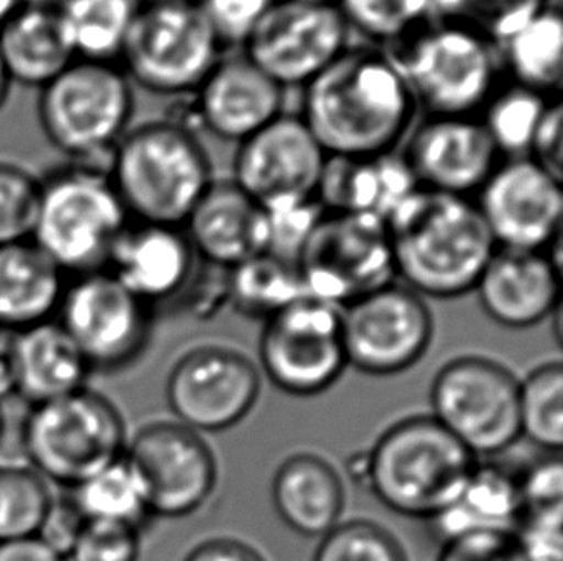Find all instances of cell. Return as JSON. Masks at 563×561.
Listing matches in <instances>:
<instances>
[{"instance_id": "obj_8", "label": "cell", "mask_w": 563, "mask_h": 561, "mask_svg": "<svg viewBox=\"0 0 563 561\" xmlns=\"http://www.w3.org/2000/svg\"><path fill=\"white\" fill-rule=\"evenodd\" d=\"M133 87L120 66L76 61L41 89L38 123L48 143L74 162L110 158L130 131Z\"/></svg>"}, {"instance_id": "obj_44", "label": "cell", "mask_w": 563, "mask_h": 561, "mask_svg": "<svg viewBox=\"0 0 563 561\" xmlns=\"http://www.w3.org/2000/svg\"><path fill=\"white\" fill-rule=\"evenodd\" d=\"M85 519L69 496L53 498L38 527L37 537L45 547L68 560L84 529Z\"/></svg>"}, {"instance_id": "obj_24", "label": "cell", "mask_w": 563, "mask_h": 561, "mask_svg": "<svg viewBox=\"0 0 563 561\" xmlns=\"http://www.w3.org/2000/svg\"><path fill=\"white\" fill-rule=\"evenodd\" d=\"M192 251L213 266L233 267L266 254V210L233 182H213L185 223Z\"/></svg>"}, {"instance_id": "obj_51", "label": "cell", "mask_w": 563, "mask_h": 561, "mask_svg": "<svg viewBox=\"0 0 563 561\" xmlns=\"http://www.w3.org/2000/svg\"><path fill=\"white\" fill-rule=\"evenodd\" d=\"M10 87H12V81H10V76H8L7 68H4V62L0 58V110L7 105Z\"/></svg>"}, {"instance_id": "obj_14", "label": "cell", "mask_w": 563, "mask_h": 561, "mask_svg": "<svg viewBox=\"0 0 563 561\" xmlns=\"http://www.w3.org/2000/svg\"><path fill=\"white\" fill-rule=\"evenodd\" d=\"M351 22L336 4L275 0L244 43V56L282 89L302 87L349 48Z\"/></svg>"}, {"instance_id": "obj_30", "label": "cell", "mask_w": 563, "mask_h": 561, "mask_svg": "<svg viewBox=\"0 0 563 561\" xmlns=\"http://www.w3.org/2000/svg\"><path fill=\"white\" fill-rule=\"evenodd\" d=\"M521 517L518 477L496 465H475L464 491L433 521L442 539L450 540L470 532H516Z\"/></svg>"}, {"instance_id": "obj_33", "label": "cell", "mask_w": 563, "mask_h": 561, "mask_svg": "<svg viewBox=\"0 0 563 561\" xmlns=\"http://www.w3.org/2000/svg\"><path fill=\"white\" fill-rule=\"evenodd\" d=\"M68 496L85 521L143 529L153 517L143 481L125 454L69 488Z\"/></svg>"}, {"instance_id": "obj_20", "label": "cell", "mask_w": 563, "mask_h": 561, "mask_svg": "<svg viewBox=\"0 0 563 561\" xmlns=\"http://www.w3.org/2000/svg\"><path fill=\"white\" fill-rule=\"evenodd\" d=\"M404 143L416 185L456 197L477 195L504 160L479 116H429Z\"/></svg>"}, {"instance_id": "obj_28", "label": "cell", "mask_w": 563, "mask_h": 561, "mask_svg": "<svg viewBox=\"0 0 563 561\" xmlns=\"http://www.w3.org/2000/svg\"><path fill=\"white\" fill-rule=\"evenodd\" d=\"M272 501L283 524L302 537H325L343 524V481L318 455L298 454L285 460L272 483Z\"/></svg>"}, {"instance_id": "obj_18", "label": "cell", "mask_w": 563, "mask_h": 561, "mask_svg": "<svg viewBox=\"0 0 563 561\" xmlns=\"http://www.w3.org/2000/svg\"><path fill=\"white\" fill-rule=\"evenodd\" d=\"M125 455L143 481L153 516H190L213 493L218 468L212 450L185 425H146Z\"/></svg>"}, {"instance_id": "obj_26", "label": "cell", "mask_w": 563, "mask_h": 561, "mask_svg": "<svg viewBox=\"0 0 563 561\" xmlns=\"http://www.w3.org/2000/svg\"><path fill=\"white\" fill-rule=\"evenodd\" d=\"M15 395L30 406L51 403L87 387L91 367L56 319L14 339Z\"/></svg>"}, {"instance_id": "obj_1", "label": "cell", "mask_w": 563, "mask_h": 561, "mask_svg": "<svg viewBox=\"0 0 563 561\" xmlns=\"http://www.w3.org/2000/svg\"><path fill=\"white\" fill-rule=\"evenodd\" d=\"M418 102L402 69L379 48L349 46L305 87L300 120L329 158H375L410 135Z\"/></svg>"}, {"instance_id": "obj_16", "label": "cell", "mask_w": 563, "mask_h": 561, "mask_svg": "<svg viewBox=\"0 0 563 561\" xmlns=\"http://www.w3.org/2000/svg\"><path fill=\"white\" fill-rule=\"evenodd\" d=\"M475 205L496 249L549 252L562 237V182L529 156L504 158Z\"/></svg>"}, {"instance_id": "obj_42", "label": "cell", "mask_w": 563, "mask_h": 561, "mask_svg": "<svg viewBox=\"0 0 563 561\" xmlns=\"http://www.w3.org/2000/svg\"><path fill=\"white\" fill-rule=\"evenodd\" d=\"M437 561H526L516 532H470L444 540Z\"/></svg>"}, {"instance_id": "obj_4", "label": "cell", "mask_w": 563, "mask_h": 561, "mask_svg": "<svg viewBox=\"0 0 563 561\" xmlns=\"http://www.w3.org/2000/svg\"><path fill=\"white\" fill-rule=\"evenodd\" d=\"M130 221L107 167L74 162L41 179L31 243L64 275L95 274Z\"/></svg>"}, {"instance_id": "obj_38", "label": "cell", "mask_w": 563, "mask_h": 561, "mask_svg": "<svg viewBox=\"0 0 563 561\" xmlns=\"http://www.w3.org/2000/svg\"><path fill=\"white\" fill-rule=\"evenodd\" d=\"M313 561H408L402 547L379 525L346 521L321 537Z\"/></svg>"}, {"instance_id": "obj_3", "label": "cell", "mask_w": 563, "mask_h": 561, "mask_svg": "<svg viewBox=\"0 0 563 561\" xmlns=\"http://www.w3.org/2000/svg\"><path fill=\"white\" fill-rule=\"evenodd\" d=\"M107 169L130 220L166 228H184L213 183L205 146L179 122L128 131Z\"/></svg>"}, {"instance_id": "obj_46", "label": "cell", "mask_w": 563, "mask_h": 561, "mask_svg": "<svg viewBox=\"0 0 563 561\" xmlns=\"http://www.w3.org/2000/svg\"><path fill=\"white\" fill-rule=\"evenodd\" d=\"M529 158L562 182L563 172V108L560 99L550 100L539 128L534 131Z\"/></svg>"}, {"instance_id": "obj_10", "label": "cell", "mask_w": 563, "mask_h": 561, "mask_svg": "<svg viewBox=\"0 0 563 561\" xmlns=\"http://www.w3.org/2000/svg\"><path fill=\"white\" fill-rule=\"evenodd\" d=\"M297 270L306 295L336 308L395 283L385 221L325 210L298 256Z\"/></svg>"}, {"instance_id": "obj_19", "label": "cell", "mask_w": 563, "mask_h": 561, "mask_svg": "<svg viewBox=\"0 0 563 561\" xmlns=\"http://www.w3.org/2000/svg\"><path fill=\"white\" fill-rule=\"evenodd\" d=\"M258 395L260 375L251 360L216 346L181 358L166 385L169 410L195 432L225 431L241 424Z\"/></svg>"}, {"instance_id": "obj_45", "label": "cell", "mask_w": 563, "mask_h": 561, "mask_svg": "<svg viewBox=\"0 0 563 561\" xmlns=\"http://www.w3.org/2000/svg\"><path fill=\"white\" fill-rule=\"evenodd\" d=\"M518 481L523 514L562 506L563 468L560 455L554 454L534 463L533 468Z\"/></svg>"}, {"instance_id": "obj_17", "label": "cell", "mask_w": 563, "mask_h": 561, "mask_svg": "<svg viewBox=\"0 0 563 561\" xmlns=\"http://www.w3.org/2000/svg\"><path fill=\"white\" fill-rule=\"evenodd\" d=\"M328 158L300 116L282 114L239 143L231 182L266 210L312 200Z\"/></svg>"}, {"instance_id": "obj_15", "label": "cell", "mask_w": 563, "mask_h": 561, "mask_svg": "<svg viewBox=\"0 0 563 561\" xmlns=\"http://www.w3.org/2000/svg\"><path fill=\"white\" fill-rule=\"evenodd\" d=\"M341 314L349 365L377 377L418 364L433 337V319L423 298L396 283L362 296Z\"/></svg>"}, {"instance_id": "obj_43", "label": "cell", "mask_w": 563, "mask_h": 561, "mask_svg": "<svg viewBox=\"0 0 563 561\" xmlns=\"http://www.w3.org/2000/svg\"><path fill=\"white\" fill-rule=\"evenodd\" d=\"M562 508L523 514L516 535L526 561H562Z\"/></svg>"}, {"instance_id": "obj_35", "label": "cell", "mask_w": 563, "mask_h": 561, "mask_svg": "<svg viewBox=\"0 0 563 561\" xmlns=\"http://www.w3.org/2000/svg\"><path fill=\"white\" fill-rule=\"evenodd\" d=\"M550 97L518 84L496 89L481 110V123L503 158L529 154L534 131L550 105Z\"/></svg>"}, {"instance_id": "obj_50", "label": "cell", "mask_w": 563, "mask_h": 561, "mask_svg": "<svg viewBox=\"0 0 563 561\" xmlns=\"http://www.w3.org/2000/svg\"><path fill=\"white\" fill-rule=\"evenodd\" d=\"M27 0H0V28L25 4Z\"/></svg>"}, {"instance_id": "obj_52", "label": "cell", "mask_w": 563, "mask_h": 561, "mask_svg": "<svg viewBox=\"0 0 563 561\" xmlns=\"http://www.w3.org/2000/svg\"><path fill=\"white\" fill-rule=\"evenodd\" d=\"M297 2H308V4H335L336 0H297Z\"/></svg>"}, {"instance_id": "obj_7", "label": "cell", "mask_w": 563, "mask_h": 561, "mask_svg": "<svg viewBox=\"0 0 563 561\" xmlns=\"http://www.w3.org/2000/svg\"><path fill=\"white\" fill-rule=\"evenodd\" d=\"M23 454L46 483L74 488L125 454V424L91 388L31 406L22 425Z\"/></svg>"}, {"instance_id": "obj_21", "label": "cell", "mask_w": 563, "mask_h": 561, "mask_svg": "<svg viewBox=\"0 0 563 561\" xmlns=\"http://www.w3.org/2000/svg\"><path fill=\"white\" fill-rule=\"evenodd\" d=\"M558 241L549 252L496 249L475 290L488 318L508 329H527L560 306Z\"/></svg>"}, {"instance_id": "obj_31", "label": "cell", "mask_w": 563, "mask_h": 561, "mask_svg": "<svg viewBox=\"0 0 563 561\" xmlns=\"http://www.w3.org/2000/svg\"><path fill=\"white\" fill-rule=\"evenodd\" d=\"M500 62L508 68L514 84L542 92L562 87L563 18L554 4L534 12L518 30L503 41Z\"/></svg>"}, {"instance_id": "obj_9", "label": "cell", "mask_w": 563, "mask_h": 561, "mask_svg": "<svg viewBox=\"0 0 563 561\" xmlns=\"http://www.w3.org/2000/svg\"><path fill=\"white\" fill-rule=\"evenodd\" d=\"M220 58L221 43L198 0H141L120 64L143 89L187 95Z\"/></svg>"}, {"instance_id": "obj_6", "label": "cell", "mask_w": 563, "mask_h": 561, "mask_svg": "<svg viewBox=\"0 0 563 561\" xmlns=\"http://www.w3.org/2000/svg\"><path fill=\"white\" fill-rule=\"evenodd\" d=\"M388 54L429 116L481 114L498 89V46L472 22L431 25Z\"/></svg>"}, {"instance_id": "obj_37", "label": "cell", "mask_w": 563, "mask_h": 561, "mask_svg": "<svg viewBox=\"0 0 563 561\" xmlns=\"http://www.w3.org/2000/svg\"><path fill=\"white\" fill-rule=\"evenodd\" d=\"M53 498L30 465H0V542L35 537Z\"/></svg>"}, {"instance_id": "obj_29", "label": "cell", "mask_w": 563, "mask_h": 561, "mask_svg": "<svg viewBox=\"0 0 563 561\" xmlns=\"http://www.w3.org/2000/svg\"><path fill=\"white\" fill-rule=\"evenodd\" d=\"M66 275L31 241L0 246V329L22 333L56 318Z\"/></svg>"}, {"instance_id": "obj_40", "label": "cell", "mask_w": 563, "mask_h": 561, "mask_svg": "<svg viewBox=\"0 0 563 561\" xmlns=\"http://www.w3.org/2000/svg\"><path fill=\"white\" fill-rule=\"evenodd\" d=\"M141 529L128 525L85 521L66 561H137Z\"/></svg>"}, {"instance_id": "obj_32", "label": "cell", "mask_w": 563, "mask_h": 561, "mask_svg": "<svg viewBox=\"0 0 563 561\" xmlns=\"http://www.w3.org/2000/svg\"><path fill=\"white\" fill-rule=\"evenodd\" d=\"M141 0H62V25L76 61L115 64Z\"/></svg>"}, {"instance_id": "obj_36", "label": "cell", "mask_w": 563, "mask_h": 561, "mask_svg": "<svg viewBox=\"0 0 563 561\" xmlns=\"http://www.w3.org/2000/svg\"><path fill=\"white\" fill-rule=\"evenodd\" d=\"M521 437L560 454L563 444V367L560 362L542 364L519 381Z\"/></svg>"}, {"instance_id": "obj_53", "label": "cell", "mask_w": 563, "mask_h": 561, "mask_svg": "<svg viewBox=\"0 0 563 561\" xmlns=\"http://www.w3.org/2000/svg\"><path fill=\"white\" fill-rule=\"evenodd\" d=\"M4 439V416H2V410H0V442Z\"/></svg>"}, {"instance_id": "obj_41", "label": "cell", "mask_w": 563, "mask_h": 561, "mask_svg": "<svg viewBox=\"0 0 563 561\" xmlns=\"http://www.w3.org/2000/svg\"><path fill=\"white\" fill-rule=\"evenodd\" d=\"M198 4L221 46H244L275 0H198Z\"/></svg>"}, {"instance_id": "obj_25", "label": "cell", "mask_w": 563, "mask_h": 561, "mask_svg": "<svg viewBox=\"0 0 563 561\" xmlns=\"http://www.w3.org/2000/svg\"><path fill=\"white\" fill-rule=\"evenodd\" d=\"M0 58L12 85L43 89L76 56L62 25L58 4L25 2L0 28Z\"/></svg>"}, {"instance_id": "obj_22", "label": "cell", "mask_w": 563, "mask_h": 561, "mask_svg": "<svg viewBox=\"0 0 563 561\" xmlns=\"http://www.w3.org/2000/svg\"><path fill=\"white\" fill-rule=\"evenodd\" d=\"M283 91L246 56L220 58L197 91V118L221 141L243 143L283 114Z\"/></svg>"}, {"instance_id": "obj_48", "label": "cell", "mask_w": 563, "mask_h": 561, "mask_svg": "<svg viewBox=\"0 0 563 561\" xmlns=\"http://www.w3.org/2000/svg\"><path fill=\"white\" fill-rule=\"evenodd\" d=\"M0 561H66L37 537L0 542Z\"/></svg>"}, {"instance_id": "obj_34", "label": "cell", "mask_w": 563, "mask_h": 561, "mask_svg": "<svg viewBox=\"0 0 563 561\" xmlns=\"http://www.w3.org/2000/svg\"><path fill=\"white\" fill-rule=\"evenodd\" d=\"M229 295L236 310L251 318L269 319L306 295L297 266L260 254L231 270Z\"/></svg>"}, {"instance_id": "obj_49", "label": "cell", "mask_w": 563, "mask_h": 561, "mask_svg": "<svg viewBox=\"0 0 563 561\" xmlns=\"http://www.w3.org/2000/svg\"><path fill=\"white\" fill-rule=\"evenodd\" d=\"M14 333L0 329V403L15 395Z\"/></svg>"}, {"instance_id": "obj_13", "label": "cell", "mask_w": 563, "mask_h": 561, "mask_svg": "<svg viewBox=\"0 0 563 561\" xmlns=\"http://www.w3.org/2000/svg\"><path fill=\"white\" fill-rule=\"evenodd\" d=\"M56 321L91 372H118L145 352L153 316L151 306L104 270L74 277L64 287Z\"/></svg>"}, {"instance_id": "obj_5", "label": "cell", "mask_w": 563, "mask_h": 561, "mask_svg": "<svg viewBox=\"0 0 563 561\" xmlns=\"http://www.w3.org/2000/svg\"><path fill=\"white\" fill-rule=\"evenodd\" d=\"M475 465V455L437 419L421 416L380 435L367 455V485L398 516L433 521L464 491Z\"/></svg>"}, {"instance_id": "obj_47", "label": "cell", "mask_w": 563, "mask_h": 561, "mask_svg": "<svg viewBox=\"0 0 563 561\" xmlns=\"http://www.w3.org/2000/svg\"><path fill=\"white\" fill-rule=\"evenodd\" d=\"M184 561H264V558L239 540L216 539L190 550Z\"/></svg>"}, {"instance_id": "obj_11", "label": "cell", "mask_w": 563, "mask_h": 561, "mask_svg": "<svg viewBox=\"0 0 563 561\" xmlns=\"http://www.w3.org/2000/svg\"><path fill=\"white\" fill-rule=\"evenodd\" d=\"M433 416L477 455L500 454L521 437L519 381L487 358H457L437 373Z\"/></svg>"}, {"instance_id": "obj_23", "label": "cell", "mask_w": 563, "mask_h": 561, "mask_svg": "<svg viewBox=\"0 0 563 561\" xmlns=\"http://www.w3.org/2000/svg\"><path fill=\"white\" fill-rule=\"evenodd\" d=\"M195 251L181 228L130 221L115 243L107 272L146 306L164 302L189 283Z\"/></svg>"}, {"instance_id": "obj_12", "label": "cell", "mask_w": 563, "mask_h": 561, "mask_svg": "<svg viewBox=\"0 0 563 561\" xmlns=\"http://www.w3.org/2000/svg\"><path fill=\"white\" fill-rule=\"evenodd\" d=\"M260 362L287 395L316 396L333 387L349 365L341 308L302 296L277 311L266 319Z\"/></svg>"}, {"instance_id": "obj_27", "label": "cell", "mask_w": 563, "mask_h": 561, "mask_svg": "<svg viewBox=\"0 0 563 561\" xmlns=\"http://www.w3.org/2000/svg\"><path fill=\"white\" fill-rule=\"evenodd\" d=\"M418 185L402 156L328 158L318 200L328 212L366 213L387 220Z\"/></svg>"}, {"instance_id": "obj_39", "label": "cell", "mask_w": 563, "mask_h": 561, "mask_svg": "<svg viewBox=\"0 0 563 561\" xmlns=\"http://www.w3.org/2000/svg\"><path fill=\"white\" fill-rule=\"evenodd\" d=\"M41 179L25 167L0 162V246L31 241Z\"/></svg>"}, {"instance_id": "obj_2", "label": "cell", "mask_w": 563, "mask_h": 561, "mask_svg": "<svg viewBox=\"0 0 563 561\" xmlns=\"http://www.w3.org/2000/svg\"><path fill=\"white\" fill-rule=\"evenodd\" d=\"M395 275L416 295L475 290L496 244L472 198L416 187L385 220Z\"/></svg>"}]
</instances>
